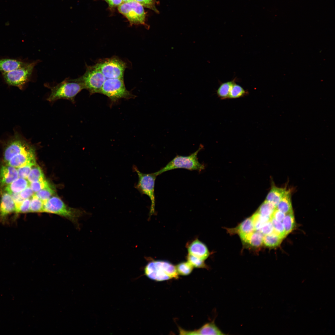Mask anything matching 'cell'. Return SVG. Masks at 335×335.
Wrapping results in <instances>:
<instances>
[{"label": "cell", "mask_w": 335, "mask_h": 335, "mask_svg": "<svg viewBox=\"0 0 335 335\" xmlns=\"http://www.w3.org/2000/svg\"><path fill=\"white\" fill-rule=\"evenodd\" d=\"M48 87L51 91L47 100L51 102L63 99L74 102L76 95L84 89L80 77L74 79L67 78L54 86Z\"/></svg>", "instance_id": "obj_1"}, {"label": "cell", "mask_w": 335, "mask_h": 335, "mask_svg": "<svg viewBox=\"0 0 335 335\" xmlns=\"http://www.w3.org/2000/svg\"><path fill=\"white\" fill-rule=\"evenodd\" d=\"M144 273L149 278L156 281L177 279L179 278L176 267L166 261L150 262L145 267Z\"/></svg>", "instance_id": "obj_2"}, {"label": "cell", "mask_w": 335, "mask_h": 335, "mask_svg": "<svg viewBox=\"0 0 335 335\" xmlns=\"http://www.w3.org/2000/svg\"><path fill=\"white\" fill-rule=\"evenodd\" d=\"M43 212L59 215L76 225L83 214L81 211L67 206L58 197L54 195L44 202Z\"/></svg>", "instance_id": "obj_3"}, {"label": "cell", "mask_w": 335, "mask_h": 335, "mask_svg": "<svg viewBox=\"0 0 335 335\" xmlns=\"http://www.w3.org/2000/svg\"><path fill=\"white\" fill-rule=\"evenodd\" d=\"M203 147L201 145L196 151L188 156H176L164 167L155 172L156 174L158 176L165 172L177 168L201 171L204 169V166L199 161L197 155Z\"/></svg>", "instance_id": "obj_4"}, {"label": "cell", "mask_w": 335, "mask_h": 335, "mask_svg": "<svg viewBox=\"0 0 335 335\" xmlns=\"http://www.w3.org/2000/svg\"><path fill=\"white\" fill-rule=\"evenodd\" d=\"M100 93L107 96L112 103L122 98L129 99L136 97L126 89L123 78L106 79Z\"/></svg>", "instance_id": "obj_5"}, {"label": "cell", "mask_w": 335, "mask_h": 335, "mask_svg": "<svg viewBox=\"0 0 335 335\" xmlns=\"http://www.w3.org/2000/svg\"><path fill=\"white\" fill-rule=\"evenodd\" d=\"M132 169L137 173L138 177V182L135 185L134 187L141 194H145L149 197L151 202L150 214L152 215L155 212L154 186L157 175L155 172L151 173H142L135 165L133 166Z\"/></svg>", "instance_id": "obj_6"}, {"label": "cell", "mask_w": 335, "mask_h": 335, "mask_svg": "<svg viewBox=\"0 0 335 335\" xmlns=\"http://www.w3.org/2000/svg\"><path fill=\"white\" fill-rule=\"evenodd\" d=\"M38 61L27 63L24 66L11 72L2 73L3 78L8 85L21 89L29 81L34 67Z\"/></svg>", "instance_id": "obj_7"}, {"label": "cell", "mask_w": 335, "mask_h": 335, "mask_svg": "<svg viewBox=\"0 0 335 335\" xmlns=\"http://www.w3.org/2000/svg\"><path fill=\"white\" fill-rule=\"evenodd\" d=\"M80 77L84 89L87 90L90 95L100 93L106 79L96 64L87 66L85 73Z\"/></svg>", "instance_id": "obj_8"}, {"label": "cell", "mask_w": 335, "mask_h": 335, "mask_svg": "<svg viewBox=\"0 0 335 335\" xmlns=\"http://www.w3.org/2000/svg\"><path fill=\"white\" fill-rule=\"evenodd\" d=\"M96 65L106 79L123 78L127 67L124 62L116 57L100 60Z\"/></svg>", "instance_id": "obj_9"}, {"label": "cell", "mask_w": 335, "mask_h": 335, "mask_svg": "<svg viewBox=\"0 0 335 335\" xmlns=\"http://www.w3.org/2000/svg\"><path fill=\"white\" fill-rule=\"evenodd\" d=\"M141 4L134 0L124 2L118 6L119 11L131 25H145L146 13Z\"/></svg>", "instance_id": "obj_10"}, {"label": "cell", "mask_w": 335, "mask_h": 335, "mask_svg": "<svg viewBox=\"0 0 335 335\" xmlns=\"http://www.w3.org/2000/svg\"><path fill=\"white\" fill-rule=\"evenodd\" d=\"M35 164L34 149L29 143L20 152L13 156L6 164L18 168L29 164Z\"/></svg>", "instance_id": "obj_11"}, {"label": "cell", "mask_w": 335, "mask_h": 335, "mask_svg": "<svg viewBox=\"0 0 335 335\" xmlns=\"http://www.w3.org/2000/svg\"><path fill=\"white\" fill-rule=\"evenodd\" d=\"M180 334L190 335H225L216 326L213 321L203 325L198 329L188 331L179 328Z\"/></svg>", "instance_id": "obj_12"}, {"label": "cell", "mask_w": 335, "mask_h": 335, "mask_svg": "<svg viewBox=\"0 0 335 335\" xmlns=\"http://www.w3.org/2000/svg\"><path fill=\"white\" fill-rule=\"evenodd\" d=\"M18 177L17 171L15 168L7 164L2 165L0 169V189L7 186Z\"/></svg>", "instance_id": "obj_13"}, {"label": "cell", "mask_w": 335, "mask_h": 335, "mask_svg": "<svg viewBox=\"0 0 335 335\" xmlns=\"http://www.w3.org/2000/svg\"><path fill=\"white\" fill-rule=\"evenodd\" d=\"M189 254L204 260L209 255L208 250L205 245L198 239L192 242L188 246Z\"/></svg>", "instance_id": "obj_14"}, {"label": "cell", "mask_w": 335, "mask_h": 335, "mask_svg": "<svg viewBox=\"0 0 335 335\" xmlns=\"http://www.w3.org/2000/svg\"><path fill=\"white\" fill-rule=\"evenodd\" d=\"M15 212L16 206L11 195L7 192L2 193L0 203V216L4 218Z\"/></svg>", "instance_id": "obj_15"}, {"label": "cell", "mask_w": 335, "mask_h": 335, "mask_svg": "<svg viewBox=\"0 0 335 335\" xmlns=\"http://www.w3.org/2000/svg\"><path fill=\"white\" fill-rule=\"evenodd\" d=\"M230 230L229 231L230 233H238L241 240L255 231L251 217L245 219L236 228Z\"/></svg>", "instance_id": "obj_16"}, {"label": "cell", "mask_w": 335, "mask_h": 335, "mask_svg": "<svg viewBox=\"0 0 335 335\" xmlns=\"http://www.w3.org/2000/svg\"><path fill=\"white\" fill-rule=\"evenodd\" d=\"M27 63L16 59H0V71L3 73L11 71L25 65Z\"/></svg>", "instance_id": "obj_17"}, {"label": "cell", "mask_w": 335, "mask_h": 335, "mask_svg": "<svg viewBox=\"0 0 335 335\" xmlns=\"http://www.w3.org/2000/svg\"><path fill=\"white\" fill-rule=\"evenodd\" d=\"M30 182L26 179L17 178L5 188V191L10 194L20 193L29 186Z\"/></svg>", "instance_id": "obj_18"}, {"label": "cell", "mask_w": 335, "mask_h": 335, "mask_svg": "<svg viewBox=\"0 0 335 335\" xmlns=\"http://www.w3.org/2000/svg\"><path fill=\"white\" fill-rule=\"evenodd\" d=\"M286 190L285 188H279L273 185L268 194L266 200L271 203L276 208Z\"/></svg>", "instance_id": "obj_19"}, {"label": "cell", "mask_w": 335, "mask_h": 335, "mask_svg": "<svg viewBox=\"0 0 335 335\" xmlns=\"http://www.w3.org/2000/svg\"><path fill=\"white\" fill-rule=\"evenodd\" d=\"M263 234L260 231H254L242 240L243 243L254 248H260L263 243Z\"/></svg>", "instance_id": "obj_20"}, {"label": "cell", "mask_w": 335, "mask_h": 335, "mask_svg": "<svg viewBox=\"0 0 335 335\" xmlns=\"http://www.w3.org/2000/svg\"><path fill=\"white\" fill-rule=\"evenodd\" d=\"M291 197V191L286 190L276 208L285 214L293 212Z\"/></svg>", "instance_id": "obj_21"}, {"label": "cell", "mask_w": 335, "mask_h": 335, "mask_svg": "<svg viewBox=\"0 0 335 335\" xmlns=\"http://www.w3.org/2000/svg\"><path fill=\"white\" fill-rule=\"evenodd\" d=\"M283 239L281 237L273 232L263 237V243L267 247L274 248L279 245Z\"/></svg>", "instance_id": "obj_22"}, {"label": "cell", "mask_w": 335, "mask_h": 335, "mask_svg": "<svg viewBox=\"0 0 335 335\" xmlns=\"http://www.w3.org/2000/svg\"><path fill=\"white\" fill-rule=\"evenodd\" d=\"M235 79L228 81L221 84L217 91L218 97L221 100L228 99V96L231 88L235 83Z\"/></svg>", "instance_id": "obj_23"}, {"label": "cell", "mask_w": 335, "mask_h": 335, "mask_svg": "<svg viewBox=\"0 0 335 335\" xmlns=\"http://www.w3.org/2000/svg\"><path fill=\"white\" fill-rule=\"evenodd\" d=\"M276 208L271 203L266 200L261 205L257 212L263 217L270 219Z\"/></svg>", "instance_id": "obj_24"}, {"label": "cell", "mask_w": 335, "mask_h": 335, "mask_svg": "<svg viewBox=\"0 0 335 335\" xmlns=\"http://www.w3.org/2000/svg\"><path fill=\"white\" fill-rule=\"evenodd\" d=\"M45 179L44 176L41 168L35 164L33 166L27 179L30 182H33Z\"/></svg>", "instance_id": "obj_25"}, {"label": "cell", "mask_w": 335, "mask_h": 335, "mask_svg": "<svg viewBox=\"0 0 335 335\" xmlns=\"http://www.w3.org/2000/svg\"><path fill=\"white\" fill-rule=\"evenodd\" d=\"M283 224L286 235L290 233L294 228L295 222L293 212L285 215L283 220Z\"/></svg>", "instance_id": "obj_26"}, {"label": "cell", "mask_w": 335, "mask_h": 335, "mask_svg": "<svg viewBox=\"0 0 335 335\" xmlns=\"http://www.w3.org/2000/svg\"><path fill=\"white\" fill-rule=\"evenodd\" d=\"M55 191L50 184L41 190L35 193L34 195L37 198L44 202L54 195Z\"/></svg>", "instance_id": "obj_27"}, {"label": "cell", "mask_w": 335, "mask_h": 335, "mask_svg": "<svg viewBox=\"0 0 335 335\" xmlns=\"http://www.w3.org/2000/svg\"><path fill=\"white\" fill-rule=\"evenodd\" d=\"M248 94L241 86L234 83L230 91L228 99H235L243 97Z\"/></svg>", "instance_id": "obj_28"}, {"label": "cell", "mask_w": 335, "mask_h": 335, "mask_svg": "<svg viewBox=\"0 0 335 335\" xmlns=\"http://www.w3.org/2000/svg\"><path fill=\"white\" fill-rule=\"evenodd\" d=\"M44 202L36 197L34 194L30 199V212H43Z\"/></svg>", "instance_id": "obj_29"}, {"label": "cell", "mask_w": 335, "mask_h": 335, "mask_svg": "<svg viewBox=\"0 0 335 335\" xmlns=\"http://www.w3.org/2000/svg\"><path fill=\"white\" fill-rule=\"evenodd\" d=\"M176 268L178 274L183 276L189 275L193 269V267L188 261L180 263L176 265Z\"/></svg>", "instance_id": "obj_30"}, {"label": "cell", "mask_w": 335, "mask_h": 335, "mask_svg": "<svg viewBox=\"0 0 335 335\" xmlns=\"http://www.w3.org/2000/svg\"><path fill=\"white\" fill-rule=\"evenodd\" d=\"M188 261L193 267L197 268H208L204 260L188 254L187 256Z\"/></svg>", "instance_id": "obj_31"}, {"label": "cell", "mask_w": 335, "mask_h": 335, "mask_svg": "<svg viewBox=\"0 0 335 335\" xmlns=\"http://www.w3.org/2000/svg\"><path fill=\"white\" fill-rule=\"evenodd\" d=\"M271 221L274 228V232L283 239L286 235L283 224L281 222L278 221L274 218H272Z\"/></svg>", "instance_id": "obj_32"}, {"label": "cell", "mask_w": 335, "mask_h": 335, "mask_svg": "<svg viewBox=\"0 0 335 335\" xmlns=\"http://www.w3.org/2000/svg\"><path fill=\"white\" fill-rule=\"evenodd\" d=\"M50 184L45 179L41 181L30 183L29 186L34 192L36 193Z\"/></svg>", "instance_id": "obj_33"}, {"label": "cell", "mask_w": 335, "mask_h": 335, "mask_svg": "<svg viewBox=\"0 0 335 335\" xmlns=\"http://www.w3.org/2000/svg\"><path fill=\"white\" fill-rule=\"evenodd\" d=\"M35 164H29L17 168L18 177L27 179L32 167Z\"/></svg>", "instance_id": "obj_34"}, {"label": "cell", "mask_w": 335, "mask_h": 335, "mask_svg": "<svg viewBox=\"0 0 335 335\" xmlns=\"http://www.w3.org/2000/svg\"><path fill=\"white\" fill-rule=\"evenodd\" d=\"M30 199H24L20 204L16 210L17 213H25L30 212Z\"/></svg>", "instance_id": "obj_35"}, {"label": "cell", "mask_w": 335, "mask_h": 335, "mask_svg": "<svg viewBox=\"0 0 335 335\" xmlns=\"http://www.w3.org/2000/svg\"><path fill=\"white\" fill-rule=\"evenodd\" d=\"M143 7L153 10L156 13L159 11L156 7V0H134Z\"/></svg>", "instance_id": "obj_36"}, {"label": "cell", "mask_w": 335, "mask_h": 335, "mask_svg": "<svg viewBox=\"0 0 335 335\" xmlns=\"http://www.w3.org/2000/svg\"><path fill=\"white\" fill-rule=\"evenodd\" d=\"M265 235L270 234L274 232V228L271 221L265 223L259 231Z\"/></svg>", "instance_id": "obj_37"}, {"label": "cell", "mask_w": 335, "mask_h": 335, "mask_svg": "<svg viewBox=\"0 0 335 335\" xmlns=\"http://www.w3.org/2000/svg\"><path fill=\"white\" fill-rule=\"evenodd\" d=\"M34 193L30 187L29 186L19 193V194L21 198L25 199L32 197L34 194Z\"/></svg>", "instance_id": "obj_38"}, {"label": "cell", "mask_w": 335, "mask_h": 335, "mask_svg": "<svg viewBox=\"0 0 335 335\" xmlns=\"http://www.w3.org/2000/svg\"><path fill=\"white\" fill-rule=\"evenodd\" d=\"M285 215L284 213L276 208L272 214V217L278 221L282 222Z\"/></svg>", "instance_id": "obj_39"}, {"label": "cell", "mask_w": 335, "mask_h": 335, "mask_svg": "<svg viewBox=\"0 0 335 335\" xmlns=\"http://www.w3.org/2000/svg\"><path fill=\"white\" fill-rule=\"evenodd\" d=\"M111 7L118 6L121 4L123 2V0H105Z\"/></svg>", "instance_id": "obj_40"}, {"label": "cell", "mask_w": 335, "mask_h": 335, "mask_svg": "<svg viewBox=\"0 0 335 335\" xmlns=\"http://www.w3.org/2000/svg\"><path fill=\"white\" fill-rule=\"evenodd\" d=\"M131 0H123V2H129V1H131Z\"/></svg>", "instance_id": "obj_41"}]
</instances>
